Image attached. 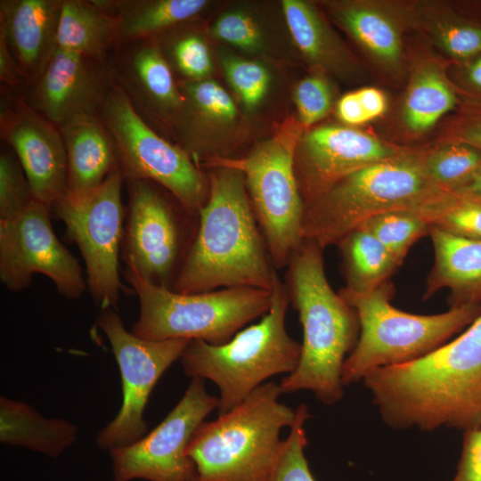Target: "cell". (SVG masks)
Instances as JSON below:
<instances>
[{
    "mask_svg": "<svg viewBox=\"0 0 481 481\" xmlns=\"http://www.w3.org/2000/svg\"><path fill=\"white\" fill-rule=\"evenodd\" d=\"M438 45L449 54L464 58L481 52V29L450 22H439L435 29Z\"/></svg>",
    "mask_w": 481,
    "mask_h": 481,
    "instance_id": "f35d334b",
    "label": "cell"
},
{
    "mask_svg": "<svg viewBox=\"0 0 481 481\" xmlns=\"http://www.w3.org/2000/svg\"><path fill=\"white\" fill-rule=\"evenodd\" d=\"M34 196L29 180L14 151L0 154V220L9 219L21 212Z\"/></svg>",
    "mask_w": 481,
    "mask_h": 481,
    "instance_id": "e575fe53",
    "label": "cell"
},
{
    "mask_svg": "<svg viewBox=\"0 0 481 481\" xmlns=\"http://www.w3.org/2000/svg\"><path fill=\"white\" fill-rule=\"evenodd\" d=\"M121 259L126 269L150 283L173 289L195 236L198 218L173 195L148 180L125 182Z\"/></svg>",
    "mask_w": 481,
    "mask_h": 481,
    "instance_id": "8fae6325",
    "label": "cell"
},
{
    "mask_svg": "<svg viewBox=\"0 0 481 481\" xmlns=\"http://www.w3.org/2000/svg\"><path fill=\"white\" fill-rule=\"evenodd\" d=\"M363 380L391 428H480L481 314L426 356L379 368Z\"/></svg>",
    "mask_w": 481,
    "mask_h": 481,
    "instance_id": "6da1fadb",
    "label": "cell"
},
{
    "mask_svg": "<svg viewBox=\"0 0 481 481\" xmlns=\"http://www.w3.org/2000/svg\"><path fill=\"white\" fill-rule=\"evenodd\" d=\"M208 196L172 290L200 293L226 288L273 290L278 277L239 170L211 167Z\"/></svg>",
    "mask_w": 481,
    "mask_h": 481,
    "instance_id": "7a4b0ae2",
    "label": "cell"
},
{
    "mask_svg": "<svg viewBox=\"0 0 481 481\" xmlns=\"http://www.w3.org/2000/svg\"><path fill=\"white\" fill-rule=\"evenodd\" d=\"M156 41L172 70H177L184 82L208 78L213 61L208 45L200 34L187 32L170 40Z\"/></svg>",
    "mask_w": 481,
    "mask_h": 481,
    "instance_id": "d6a6232c",
    "label": "cell"
},
{
    "mask_svg": "<svg viewBox=\"0 0 481 481\" xmlns=\"http://www.w3.org/2000/svg\"><path fill=\"white\" fill-rule=\"evenodd\" d=\"M204 379L192 378L165 419L134 444L109 451L114 481H197L195 464L185 450L205 419L217 410Z\"/></svg>",
    "mask_w": 481,
    "mask_h": 481,
    "instance_id": "9a60e30c",
    "label": "cell"
},
{
    "mask_svg": "<svg viewBox=\"0 0 481 481\" xmlns=\"http://www.w3.org/2000/svg\"><path fill=\"white\" fill-rule=\"evenodd\" d=\"M51 213L49 206L34 199L15 216L0 220V280L8 290L20 292L41 273L60 295L78 299L86 280L77 259L56 236Z\"/></svg>",
    "mask_w": 481,
    "mask_h": 481,
    "instance_id": "5bb4252c",
    "label": "cell"
},
{
    "mask_svg": "<svg viewBox=\"0 0 481 481\" xmlns=\"http://www.w3.org/2000/svg\"><path fill=\"white\" fill-rule=\"evenodd\" d=\"M345 29L376 60L396 66L402 58L400 30L386 11L370 4H346L336 10Z\"/></svg>",
    "mask_w": 481,
    "mask_h": 481,
    "instance_id": "4316f807",
    "label": "cell"
},
{
    "mask_svg": "<svg viewBox=\"0 0 481 481\" xmlns=\"http://www.w3.org/2000/svg\"><path fill=\"white\" fill-rule=\"evenodd\" d=\"M60 131L67 154L68 192H88L118 168L114 143L99 114L75 118Z\"/></svg>",
    "mask_w": 481,
    "mask_h": 481,
    "instance_id": "7402d4cb",
    "label": "cell"
},
{
    "mask_svg": "<svg viewBox=\"0 0 481 481\" xmlns=\"http://www.w3.org/2000/svg\"><path fill=\"white\" fill-rule=\"evenodd\" d=\"M124 275L139 300V315L130 331L146 340L222 345L263 317L272 305L273 290L239 287L183 294L153 285L126 269Z\"/></svg>",
    "mask_w": 481,
    "mask_h": 481,
    "instance_id": "ba28073f",
    "label": "cell"
},
{
    "mask_svg": "<svg viewBox=\"0 0 481 481\" xmlns=\"http://www.w3.org/2000/svg\"><path fill=\"white\" fill-rule=\"evenodd\" d=\"M468 137L470 142L481 145V126L471 130Z\"/></svg>",
    "mask_w": 481,
    "mask_h": 481,
    "instance_id": "bcb514c9",
    "label": "cell"
},
{
    "mask_svg": "<svg viewBox=\"0 0 481 481\" xmlns=\"http://www.w3.org/2000/svg\"><path fill=\"white\" fill-rule=\"evenodd\" d=\"M96 2L118 20L117 45L155 37L197 16L208 3L206 0H96Z\"/></svg>",
    "mask_w": 481,
    "mask_h": 481,
    "instance_id": "d4e9b609",
    "label": "cell"
},
{
    "mask_svg": "<svg viewBox=\"0 0 481 481\" xmlns=\"http://www.w3.org/2000/svg\"><path fill=\"white\" fill-rule=\"evenodd\" d=\"M0 132L14 151L36 200L50 208L68 192V163L60 128L25 101L1 96Z\"/></svg>",
    "mask_w": 481,
    "mask_h": 481,
    "instance_id": "2e32d148",
    "label": "cell"
},
{
    "mask_svg": "<svg viewBox=\"0 0 481 481\" xmlns=\"http://www.w3.org/2000/svg\"><path fill=\"white\" fill-rule=\"evenodd\" d=\"M210 34L248 52H256L262 46L263 38L255 20L241 12H230L220 16L212 25Z\"/></svg>",
    "mask_w": 481,
    "mask_h": 481,
    "instance_id": "74e56055",
    "label": "cell"
},
{
    "mask_svg": "<svg viewBox=\"0 0 481 481\" xmlns=\"http://www.w3.org/2000/svg\"><path fill=\"white\" fill-rule=\"evenodd\" d=\"M337 246L343 260L346 288L353 291L377 288L400 266L384 245L363 228L347 234Z\"/></svg>",
    "mask_w": 481,
    "mask_h": 481,
    "instance_id": "83f0119b",
    "label": "cell"
},
{
    "mask_svg": "<svg viewBox=\"0 0 481 481\" xmlns=\"http://www.w3.org/2000/svg\"><path fill=\"white\" fill-rule=\"evenodd\" d=\"M98 114L114 143L124 181L154 182L198 216L208 200V181L189 154L151 128L115 81Z\"/></svg>",
    "mask_w": 481,
    "mask_h": 481,
    "instance_id": "30bf717a",
    "label": "cell"
},
{
    "mask_svg": "<svg viewBox=\"0 0 481 481\" xmlns=\"http://www.w3.org/2000/svg\"><path fill=\"white\" fill-rule=\"evenodd\" d=\"M279 384L265 382L239 405L192 434L185 453L197 481H272L296 411L279 399Z\"/></svg>",
    "mask_w": 481,
    "mask_h": 481,
    "instance_id": "277c9868",
    "label": "cell"
},
{
    "mask_svg": "<svg viewBox=\"0 0 481 481\" xmlns=\"http://www.w3.org/2000/svg\"><path fill=\"white\" fill-rule=\"evenodd\" d=\"M439 190L426 175L421 158L401 153L345 176L306 205L303 238L322 249L338 245L367 220L413 208Z\"/></svg>",
    "mask_w": 481,
    "mask_h": 481,
    "instance_id": "52a82bcc",
    "label": "cell"
},
{
    "mask_svg": "<svg viewBox=\"0 0 481 481\" xmlns=\"http://www.w3.org/2000/svg\"><path fill=\"white\" fill-rule=\"evenodd\" d=\"M356 94L369 119L379 118L387 109V101L384 94L374 87H364Z\"/></svg>",
    "mask_w": 481,
    "mask_h": 481,
    "instance_id": "7bdbcfd3",
    "label": "cell"
},
{
    "mask_svg": "<svg viewBox=\"0 0 481 481\" xmlns=\"http://www.w3.org/2000/svg\"><path fill=\"white\" fill-rule=\"evenodd\" d=\"M394 289L388 280L365 292L346 287L338 290L360 323L356 345L343 364L344 387L363 380L379 368L426 356L481 314V304L450 307L437 314H410L391 305Z\"/></svg>",
    "mask_w": 481,
    "mask_h": 481,
    "instance_id": "8992f818",
    "label": "cell"
},
{
    "mask_svg": "<svg viewBox=\"0 0 481 481\" xmlns=\"http://www.w3.org/2000/svg\"><path fill=\"white\" fill-rule=\"evenodd\" d=\"M283 14L297 47L319 68L343 72L349 58L334 33L314 6L302 0H283Z\"/></svg>",
    "mask_w": 481,
    "mask_h": 481,
    "instance_id": "484cf974",
    "label": "cell"
},
{
    "mask_svg": "<svg viewBox=\"0 0 481 481\" xmlns=\"http://www.w3.org/2000/svg\"><path fill=\"white\" fill-rule=\"evenodd\" d=\"M322 250L304 240L286 266L284 284L298 314L303 340L298 367L279 385L282 394L307 390L332 405L343 397L342 368L356 345L360 323L355 309L329 283Z\"/></svg>",
    "mask_w": 481,
    "mask_h": 481,
    "instance_id": "3957f363",
    "label": "cell"
},
{
    "mask_svg": "<svg viewBox=\"0 0 481 481\" xmlns=\"http://www.w3.org/2000/svg\"><path fill=\"white\" fill-rule=\"evenodd\" d=\"M455 103L454 94L441 73L430 66L419 69L406 95L404 118L415 132L431 127Z\"/></svg>",
    "mask_w": 481,
    "mask_h": 481,
    "instance_id": "f546056e",
    "label": "cell"
},
{
    "mask_svg": "<svg viewBox=\"0 0 481 481\" xmlns=\"http://www.w3.org/2000/svg\"><path fill=\"white\" fill-rule=\"evenodd\" d=\"M109 64L115 83L151 128L175 124L183 95L154 37L118 44Z\"/></svg>",
    "mask_w": 481,
    "mask_h": 481,
    "instance_id": "d6986e66",
    "label": "cell"
},
{
    "mask_svg": "<svg viewBox=\"0 0 481 481\" xmlns=\"http://www.w3.org/2000/svg\"><path fill=\"white\" fill-rule=\"evenodd\" d=\"M377 238L396 262L401 265L411 247L428 234L429 224L410 209H397L379 214L361 227Z\"/></svg>",
    "mask_w": 481,
    "mask_h": 481,
    "instance_id": "1f68e13d",
    "label": "cell"
},
{
    "mask_svg": "<svg viewBox=\"0 0 481 481\" xmlns=\"http://www.w3.org/2000/svg\"><path fill=\"white\" fill-rule=\"evenodd\" d=\"M296 417L286 439L272 481H316L305 450L307 445L306 423L311 418L308 405L298 406Z\"/></svg>",
    "mask_w": 481,
    "mask_h": 481,
    "instance_id": "836d02e7",
    "label": "cell"
},
{
    "mask_svg": "<svg viewBox=\"0 0 481 481\" xmlns=\"http://www.w3.org/2000/svg\"><path fill=\"white\" fill-rule=\"evenodd\" d=\"M77 428L60 418H45L31 405L0 398V441L52 458L61 456L76 441Z\"/></svg>",
    "mask_w": 481,
    "mask_h": 481,
    "instance_id": "603a6c76",
    "label": "cell"
},
{
    "mask_svg": "<svg viewBox=\"0 0 481 481\" xmlns=\"http://www.w3.org/2000/svg\"><path fill=\"white\" fill-rule=\"evenodd\" d=\"M221 63L224 75L243 104L253 109L265 97L270 77L258 62L232 55H224Z\"/></svg>",
    "mask_w": 481,
    "mask_h": 481,
    "instance_id": "d590c367",
    "label": "cell"
},
{
    "mask_svg": "<svg viewBox=\"0 0 481 481\" xmlns=\"http://www.w3.org/2000/svg\"><path fill=\"white\" fill-rule=\"evenodd\" d=\"M61 5L62 0L0 1V32L27 86L42 75L58 48Z\"/></svg>",
    "mask_w": 481,
    "mask_h": 481,
    "instance_id": "ffe728a7",
    "label": "cell"
},
{
    "mask_svg": "<svg viewBox=\"0 0 481 481\" xmlns=\"http://www.w3.org/2000/svg\"><path fill=\"white\" fill-rule=\"evenodd\" d=\"M449 481H481V428L463 432L456 471Z\"/></svg>",
    "mask_w": 481,
    "mask_h": 481,
    "instance_id": "ab89813d",
    "label": "cell"
},
{
    "mask_svg": "<svg viewBox=\"0 0 481 481\" xmlns=\"http://www.w3.org/2000/svg\"><path fill=\"white\" fill-rule=\"evenodd\" d=\"M294 100L300 124L311 126L330 111L332 104L331 88L322 75H311L298 84Z\"/></svg>",
    "mask_w": 481,
    "mask_h": 481,
    "instance_id": "8d00e7d4",
    "label": "cell"
},
{
    "mask_svg": "<svg viewBox=\"0 0 481 481\" xmlns=\"http://www.w3.org/2000/svg\"><path fill=\"white\" fill-rule=\"evenodd\" d=\"M456 191L481 198V168L468 183Z\"/></svg>",
    "mask_w": 481,
    "mask_h": 481,
    "instance_id": "ee69618b",
    "label": "cell"
},
{
    "mask_svg": "<svg viewBox=\"0 0 481 481\" xmlns=\"http://www.w3.org/2000/svg\"><path fill=\"white\" fill-rule=\"evenodd\" d=\"M118 37L117 18L96 0H62L58 48L99 61H109Z\"/></svg>",
    "mask_w": 481,
    "mask_h": 481,
    "instance_id": "cb8c5ba5",
    "label": "cell"
},
{
    "mask_svg": "<svg viewBox=\"0 0 481 481\" xmlns=\"http://www.w3.org/2000/svg\"><path fill=\"white\" fill-rule=\"evenodd\" d=\"M423 170L432 183L456 191L468 183L481 168V154L462 144H449L421 158Z\"/></svg>",
    "mask_w": 481,
    "mask_h": 481,
    "instance_id": "4dcf8cb0",
    "label": "cell"
},
{
    "mask_svg": "<svg viewBox=\"0 0 481 481\" xmlns=\"http://www.w3.org/2000/svg\"><path fill=\"white\" fill-rule=\"evenodd\" d=\"M436 227L461 237L481 240V198L439 190L410 209Z\"/></svg>",
    "mask_w": 481,
    "mask_h": 481,
    "instance_id": "f1b7e54d",
    "label": "cell"
},
{
    "mask_svg": "<svg viewBox=\"0 0 481 481\" xmlns=\"http://www.w3.org/2000/svg\"><path fill=\"white\" fill-rule=\"evenodd\" d=\"M0 79L10 89L19 88L26 85L25 78L13 58L4 36L0 32Z\"/></svg>",
    "mask_w": 481,
    "mask_h": 481,
    "instance_id": "60d3db41",
    "label": "cell"
},
{
    "mask_svg": "<svg viewBox=\"0 0 481 481\" xmlns=\"http://www.w3.org/2000/svg\"><path fill=\"white\" fill-rule=\"evenodd\" d=\"M337 114L343 122L349 125H360L370 120L356 91L340 98L337 104Z\"/></svg>",
    "mask_w": 481,
    "mask_h": 481,
    "instance_id": "b9f144b4",
    "label": "cell"
},
{
    "mask_svg": "<svg viewBox=\"0 0 481 481\" xmlns=\"http://www.w3.org/2000/svg\"><path fill=\"white\" fill-rule=\"evenodd\" d=\"M124 183L118 168L97 187L83 193L67 192L51 207L83 257L87 289L102 310L117 309L123 289L119 257L126 217Z\"/></svg>",
    "mask_w": 481,
    "mask_h": 481,
    "instance_id": "7c38bea8",
    "label": "cell"
},
{
    "mask_svg": "<svg viewBox=\"0 0 481 481\" xmlns=\"http://www.w3.org/2000/svg\"><path fill=\"white\" fill-rule=\"evenodd\" d=\"M97 324L106 335L119 368L122 404L96 436L103 451L135 443L148 432L143 418L151 393L164 372L180 359L187 339L146 340L128 331L116 309L101 311Z\"/></svg>",
    "mask_w": 481,
    "mask_h": 481,
    "instance_id": "4fadbf2b",
    "label": "cell"
},
{
    "mask_svg": "<svg viewBox=\"0 0 481 481\" xmlns=\"http://www.w3.org/2000/svg\"><path fill=\"white\" fill-rule=\"evenodd\" d=\"M434 265L423 299L443 289L450 290V307L481 304V240L430 227Z\"/></svg>",
    "mask_w": 481,
    "mask_h": 481,
    "instance_id": "44dd1931",
    "label": "cell"
},
{
    "mask_svg": "<svg viewBox=\"0 0 481 481\" xmlns=\"http://www.w3.org/2000/svg\"><path fill=\"white\" fill-rule=\"evenodd\" d=\"M301 127L289 118L275 134L240 158L214 156L201 167L241 172L254 216L275 270L286 267L302 244L304 201L295 174Z\"/></svg>",
    "mask_w": 481,
    "mask_h": 481,
    "instance_id": "9c48e42d",
    "label": "cell"
},
{
    "mask_svg": "<svg viewBox=\"0 0 481 481\" xmlns=\"http://www.w3.org/2000/svg\"><path fill=\"white\" fill-rule=\"evenodd\" d=\"M470 81L481 88V59L476 61L470 68L469 72Z\"/></svg>",
    "mask_w": 481,
    "mask_h": 481,
    "instance_id": "f6af8a7d",
    "label": "cell"
},
{
    "mask_svg": "<svg viewBox=\"0 0 481 481\" xmlns=\"http://www.w3.org/2000/svg\"><path fill=\"white\" fill-rule=\"evenodd\" d=\"M289 299L277 277L269 311L228 342L211 345L189 340L180 362L184 373L212 381L219 389L218 414L239 405L259 386L278 374H290L299 363L301 343L287 332Z\"/></svg>",
    "mask_w": 481,
    "mask_h": 481,
    "instance_id": "5b68a950",
    "label": "cell"
},
{
    "mask_svg": "<svg viewBox=\"0 0 481 481\" xmlns=\"http://www.w3.org/2000/svg\"><path fill=\"white\" fill-rule=\"evenodd\" d=\"M400 154L352 128L326 126L310 131L300 138L295 154V174L304 205L345 176Z\"/></svg>",
    "mask_w": 481,
    "mask_h": 481,
    "instance_id": "e0dca14e",
    "label": "cell"
},
{
    "mask_svg": "<svg viewBox=\"0 0 481 481\" xmlns=\"http://www.w3.org/2000/svg\"><path fill=\"white\" fill-rule=\"evenodd\" d=\"M113 84L109 61L57 48L23 95L31 108L60 128L75 118L97 115Z\"/></svg>",
    "mask_w": 481,
    "mask_h": 481,
    "instance_id": "ac0fdd59",
    "label": "cell"
}]
</instances>
